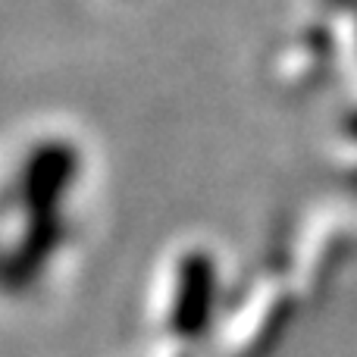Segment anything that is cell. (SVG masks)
Returning a JSON list of instances; mask_svg holds the SVG:
<instances>
[{
	"label": "cell",
	"instance_id": "obj_1",
	"mask_svg": "<svg viewBox=\"0 0 357 357\" xmlns=\"http://www.w3.org/2000/svg\"><path fill=\"white\" fill-rule=\"evenodd\" d=\"M88 182V151L60 126L22 135L6 169V289L35 291L73 232Z\"/></svg>",
	"mask_w": 357,
	"mask_h": 357
},
{
	"label": "cell",
	"instance_id": "obj_2",
	"mask_svg": "<svg viewBox=\"0 0 357 357\" xmlns=\"http://www.w3.org/2000/svg\"><path fill=\"white\" fill-rule=\"evenodd\" d=\"M213 251L204 245L182 248L178 257L167 264L163 279H157L154 310L148 323H154L160 342H188L197 335V326L207 323L213 310Z\"/></svg>",
	"mask_w": 357,
	"mask_h": 357
}]
</instances>
